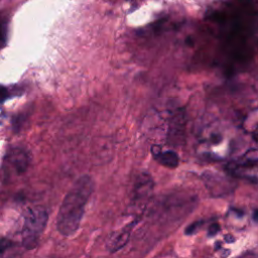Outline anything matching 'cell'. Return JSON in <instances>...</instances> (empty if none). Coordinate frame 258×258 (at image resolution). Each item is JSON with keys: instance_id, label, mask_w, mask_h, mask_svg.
<instances>
[{"instance_id": "6da1fadb", "label": "cell", "mask_w": 258, "mask_h": 258, "mask_svg": "<svg viewBox=\"0 0 258 258\" xmlns=\"http://www.w3.org/2000/svg\"><path fill=\"white\" fill-rule=\"evenodd\" d=\"M94 190V180L88 175L80 176L66 195L56 217V229L62 236L74 235L81 224L86 206Z\"/></svg>"}, {"instance_id": "7a4b0ae2", "label": "cell", "mask_w": 258, "mask_h": 258, "mask_svg": "<svg viewBox=\"0 0 258 258\" xmlns=\"http://www.w3.org/2000/svg\"><path fill=\"white\" fill-rule=\"evenodd\" d=\"M48 219L47 212L40 207L28 209L24 216L22 245L26 249L35 248Z\"/></svg>"}, {"instance_id": "3957f363", "label": "cell", "mask_w": 258, "mask_h": 258, "mask_svg": "<svg viewBox=\"0 0 258 258\" xmlns=\"http://www.w3.org/2000/svg\"><path fill=\"white\" fill-rule=\"evenodd\" d=\"M228 171L236 176L258 180V147H252L230 161Z\"/></svg>"}, {"instance_id": "277c9868", "label": "cell", "mask_w": 258, "mask_h": 258, "mask_svg": "<svg viewBox=\"0 0 258 258\" xmlns=\"http://www.w3.org/2000/svg\"><path fill=\"white\" fill-rule=\"evenodd\" d=\"M5 161L16 173H23L28 166L29 158L27 152L23 148L13 147L7 152Z\"/></svg>"}, {"instance_id": "5b68a950", "label": "cell", "mask_w": 258, "mask_h": 258, "mask_svg": "<svg viewBox=\"0 0 258 258\" xmlns=\"http://www.w3.org/2000/svg\"><path fill=\"white\" fill-rule=\"evenodd\" d=\"M151 152L154 159L165 167L175 168L178 165V155L172 150H161L159 146L153 145L151 148Z\"/></svg>"}, {"instance_id": "8992f818", "label": "cell", "mask_w": 258, "mask_h": 258, "mask_svg": "<svg viewBox=\"0 0 258 258\" xmlns=\"http://www.w3.org/2000/svg\"><path fill=\"white\" fill-rule=\"evenodd\" d=\"M135 224H136V221L132 222L131 224L127 225L125 228H123L121 231H119L118 233H116L109 239V241L107 243V248L110 252L114 253V252L118 251L128 242L131 230Z\"/></svg>"}, {"instance_id": "52a82bcc", "label": "cell", "mask_w": 258, "mask_h": 258, "mask_svg": "<svg viewBox=\"0 0 258 258\" xmlns=\"http://www.w3.org/2000/svg\"><path fill=\"white\" fill-rule=\"evenodd\" d=\"M201 224H202V223H201V221H200V222H196V223L190 224V225L186 228V230H185V234L189 235V234L195 233V232L198 230V228L200 227V225H201Z\"/></svg>"}, {"instance_id": "ba28073f", "label": "cell", "mask_w": 258, "mask_h": 258, "mask_svg": "<svg viewBox=\"0 0 258 258\" xmlns=\"http://www.w3.org/2000/svg\"><path fill=\"white\" fill-rule=\"evenodd\" d=\"M219 230H220V226L217 223H214L209 228V235L210 236H214V235H216L219 232Z\"/></svg>"}, {"instance_id": "9c48e42d", "label": "cell", "mask_w": 258, "mask_h": 258, "mask_svg": "<svg viewBox=\"0 0 258 258\" xmlns=\"http://www.w3.org/2000/svg\"><path fill=\"white\" fill-rule=\"evenodd\" d=\"M252 218H253V220H254L256 223H258V209H256V210L253 212Z\"/></svg>"}]
</instances>
